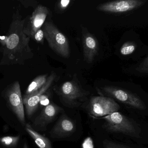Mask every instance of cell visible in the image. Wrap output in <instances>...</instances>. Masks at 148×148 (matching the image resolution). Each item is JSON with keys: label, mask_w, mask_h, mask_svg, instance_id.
Listing matches in <instances>:
<instances>
[{"label": "cell", "mask_w": 148, "mask_h": 148, "mask_svg": "<svg viewBox=\"0 0 148 148\" xmlns=\"http://www.w3.org/2000/svg\"><path fill=\"white\" fill-rule=\"evenodd\" d=\"M75 128L73 121L66 115H63L51 129L50 136L53 138H65L72 134Z\"/></svg>", "instance_id": "11"}, {"label": "cell", "mask_w": 148, "mask_h": 148, "mask_svg": "<svg viewBox=\"0 0 148 148\" xmlns=\"http://www.w3.org/2000/svg\"><path fill=\"white\" fill-rule=\"evenodd\" d=\"M20 140V136H7L0 138V142L8 147H15Z\"/></svg>", "instance_id": "16"}, {"label": "cell", "mask_w": 148, "mask_h": 148, "mask_svg": "<svg viewBox=\"0 0 148 148\" xmlns=\"http://www.w3.org/2000/svg\"><path fill=\"white\" fill-rule=\"evenodd\" d=\"M6 96L13 112L15 114L20 122L23 125H25L23 99L22 97L19 82H15L10 85L7 90Z\"/></svg>", "instance_id": "7"}, {"label": "cell", "mask_w": 148, "mask_h": 148, "mask_svg": "<svg viewBox=\"0 0 148 148\" xmlns=\"http://www.w3.org/2000/svg\"><path fill=\"white\" fill-rule=\"evenodd\" d=\"M44 38V32L42 29L38 30L33 37L37 42L41 44H43Z\"/></svg>", "instance_id": "18"}, {"label": "cell", "mask_w": 148, "mask_h": 148, "mask_svg": "<svg viewBox=\"0 0 148 148\" xmlns=\"http://www.w3.org/2000/svg\"><path fill=\"white\" fill-rule=\"evenodd\" d=\"M62 108L54 103H49L42 109L40 114L35 119L34 127L43 129L53 121Z\"/></svg>", "instance_id": "12"}, {"label": "cell", "mask_w": 148, "mask_h": 148, "mask_svg": "<svg viewBox=\"0 0 148 148\" xmlns=\"http://www.w3.org/2000/svg\"><path fill=\"white\" fill-rule=\"evenodd\" d=\"M59 94L64 102L73 106L77 104V101L84 98L87 94L74 80L63 83L60 89Z\"/></svg>", "instance_id": "8"}, {"label": "cell", "mask_w": 148, "mask_h": 148, "mask_svg": "<svg viewBox=\"0 0 148 148\" xmlns=\"http://www.w3.org/2000/svg\"><path fill=\"white\" fill-rule=\"evenodd\" d=\"M136 70L140 73H148V55L147 58L136 68Z\"/></svg>", "instance_id": "19"}, {"label": "cell", "mask_w": 148, "mask_h": 148, "mask_svg": "<svg viewBox=\"0 0 148 148\" xmlns=\"http://www.w3.org/2000/svg\"><path fill=\"white\" fill-rule=\"evenodd\" d=\"M146 1L123 0L114 1L100 4L97 9L100 11L110 13H123L130 11L143 5Z\"/></svg>", "instance_id": "10"}, {"label": "cell", "mask_w": 148, "mask_h": 148, "mask_svg": "<svg viewBox=\"0 0 148 148\" xmlns=\"http://www.w3.org/2000/svg\"><path fill=\"white\" fill-rule=\"evenodd\" d=\"M105 94L115 98L122 103L140 110H144L146 107L143 101L134 94L112 86L101 88Z\"/></svg>", "instance_id": "5"}, {"label": "cell", "mask_w": 148, "mask_h": 148, "mask_svg": "<svg viewBox=\"0 0 148 148\" xmlns=\"http://www.w3.org/2000/svg\"><path fill=\"white\" fill-rule=\"evenodd\" d=\"M136 49V45L133 43L127 42L123 44L120 50L123 55H128L132 54Z\"/></svg>", "instance_id": "17"}, {"label": "cell", "mask_w": 148, "mask_h": 148, "mask_svg": "<svg viewBox=\"0 0 148 148\" xmlns=\"http://www.w3.org/2000/svg\"><path fill=\"white\" fill-rule=\"evenodd\" d=\"M90 114L95 117L107 116L118 112L120 107L113 99L103 96H94L89 105Z\"/></svg>", "instance_id": "4"}, {"label": "cell", "mask_w": 148, "mask_h": 148, "mask_svg": "<svg viewBox=\"0 0 148 148\" xmlns=\"http://www.w3.org/2000/svg\"><path fill=\"white\" fill-rule=\"evenodd\" d=\"M23 148H28V147L27 143H24V145H23Z\"/></svg>", "instance_id": "22"}, {"label": "cell", "mask_w": 148, "mask_h": 148, "mask_svg": "<svg viewBox=\"0 0 148 148\" xmlns=\"http://www.w3.org/2000/svg\"><path fill=\"white\" fill-rule=\"evenodd\" d=\"M71 1L69 0H63L60 2V5L61 8L62 9H65L69 5Z\"/></svg>", "instance_id": "21"}, {"label": "cell", "mask_w": 148, "mask_h": 148, "mask_svg": "<svg viewBox=\"0 0 148 148\" xmlns=\"http://www.w3.org/2000/svg\"><path fill=\"white\" fill-rule=\"evenodd\" d=\"M105 123L103 127L111 133H121L129 136L139 138L140 130L134 121L119 112L103 117Z\"/></svg>", "instance_id": "2"}, {"label": "cell", "mask_w": 148, "mask_h": 148, "mask_svg": "<svg viewBox=\"0 0 148 148\" xmlns=\"http://www.w3.org/2000/svg\"><path fill=\"white\" fill-rule=\"evenodd\" d=\"M42 30L44 37L49 47L61 56L68 58L70 55L69 43L67 38L52 22H45Z\"/></svg>", "instance_id": "3"}, {"label": "cell", "mask_w": 148, "mask_h": 148, "mask_svg": "<svg viewBox=\"0 0 148 148\" xmlns=\"http://www.w3.org/2000/svg\"><path fill=\"white\" fill-rule=\"evenodd\" d=\"M25 19L22 20L17 10L13 14L5 45L1 47L3 58L1 65L23 64L25 61L31 59L34 54L29 46L30 37L23 31Z\"/></svg>", "instance_id": "1"}, {"label": "cell", "mask_w": 148, "mask_h": 148, "mask_svg": "<svg viewBox=\"0 0 148 148\" xmlns=\"http://www.w3.org/2000/svg\"><path fill=\"white\" fill-rule=\"evenodd\" d=\"M26 130L40 148H53L50 141L35 131L29 124H26Z\"/></svg>", "instance_id": "14"}, {"label": "cell", "mask_w": 148, "mask_h": 148, "mask_svg": "<svg viewBox=\"0 0 148 148\" xmlns=\"http://www.w3.org/2000/svg\"><path fill=\"white\" fill-rule=\"evenodd\" d=\"M55 73H52L48 78L46 84L40 89L23 97V104L26 107V113L28 117H30L38 108L42 96L50 88L55 80Z\"/></svg>", "instance_id": "9"}, {"label": "cell", "mask_w": 148, "mask_h": 148, "mask_svg": "<svg viewBox=\"0 0 148 148\" xmlns=\"http://www.w3.org/2000/svg\"><path fill=\"white\" fill-rule=\"evenodd\" d=\"M102 144L104 148H122L121 144L107 140H104L103 141Z\"/></svg>", "instance_id": "20"}, {"label": "cell", "mask_w": 148, "mask_h": 148, "mask_svg": "<svg viewBox=\"0 0 148 148\" xmlns=\"http://www.w3.org/2000/svg\"><path fill=\"white\" fill-rule=\"evenodd\" d=\"M49 10L46 6L39 5L36 8L28 21L25 19L23 31L27 36L33 38L35 34L42 27L46 21Z\"/></svg>", "instance_id": "6"}, {"label": "cell", "mask_w": 148, "mask_h": 148, "mask_svg": "<svg viewBox=\"0 0 148 148\" xmlns=\"http://www.w3.org/2000/svg\"><path fill=\"white\" fill-rule=\"evenodd\" d=\"M83 46L84 60L88 63L92 62L97 54L99 44L97 40L89 32L83 34Z\"/></svg>", "instance_id": "13"}, {"label": "cell", "mask_w": 148, "mask_h": 148, "mask_svg": "<svg viewBox=\"0 0 148 148\" xmlns=\"http://www.w3.org/2000/svg\"><path fill=\"white\" fill-rule=\"evenodd\" d=\"M48 77V74H46L35 78L28 87L25 95L31 94L40 89L46 84Z\"/></svg>", "instance_id": "15"}]
</instances>
